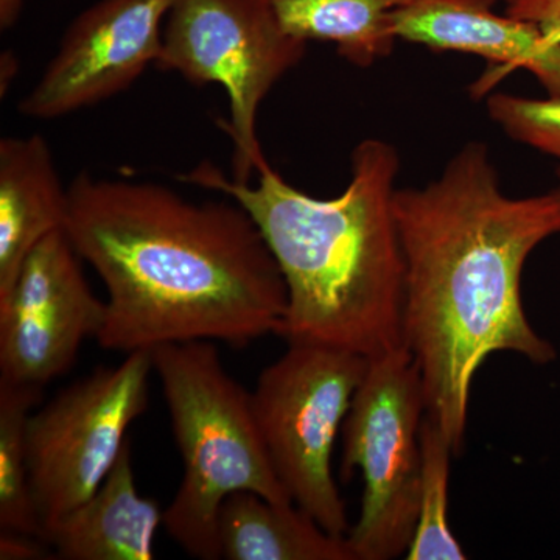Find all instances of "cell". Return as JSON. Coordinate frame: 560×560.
<instances>
[{"instance_id": "1", "label": "cell", "mask_w": 560, "mask_h": 560, "mask_svg": "<svg viewBox=\"0 0 560 560\" xmlns=\"http://www.w3.org/2000/svg\"><path fill=\"white\" fill-rule=\"evenodd\" d=\"M394 210L405 259L404 348L422 377L427 418L458 456L485 361L514 352L544 366L558 357L526 316L522 275L533 250L560 234V187L510 197L488 147L470 142L438 178L397 189Z\"/></svg>"}, {"instance_id": "2", "label": "cell", "mask_w": 560, "mask_h": 560, "mask_svg": "<svg viewBox=\"0 0 560 560\" xmlns=\"http://www.w3.org/2000/svg\"><path fill=\"white\" fill-rule=\"evenodd\" d=\"M65 231L105 285L95 341L117 352L220 341L245 348L279 335L282 272L238 202L191 201L168 187L80 173Z\"/></svg>"}, {"instance_id": "3", "label": "cell", "mask_w": 560, "mask_h": 560, "mask_svg": "<svg viewBox=\"0 0 560 560\" xmlns=\"http://www.w3.org/2000/svg\"><path fill=\"white\" fill-rule=\"evenodd\" d=\"M399 171L389 142L366 139L350 156L348 186L327 200L291 186L270 164L256 184L210 162L180 180L219 191L256 221L285 282L279 337L375 359L404 348L405 259L394 210Z\"/></svg>"}, {"instance_id": "4", "label": "cell", "mask_w": 560, "mask_h": 560, "mask_svg": "<svg viewBox=\"0 0 560 560\" xmlns=\"http://www.w3.org/2000/svg\"><path fill=\"white\" fill-rule=\"evenodd\" d=\"M183 459V478L164 511L168 536L190 558L221 559V504L248 490L275 503H293L272 469L248 389L224 370L213 341L151 350Z\"/></svg>"}, {"instance_id": "5", "label": "cell", "mask_w": 560, "mask_h": 560, "mask_svg": "<svg viewBox=\"0 0 560 560\" xmlns=\"http://www.w3.org/2000/svg\"><path fill=\"white\" fill-rule=\"evenodd\" d=\"M368 364L370 359L350 350L293 342L261 371L250 393L280 485L335 536H348L350 526L331 456Z\"/></svg>"}, {"instance_id": "6", "label": "cell", "mask_w": 560, "mask_h": 560, "mask_svg": "<svg viewBox=\"0 0 560 560\" xmlns=\"http://www.w3.org/2000/svg\"><path fill=\"white\" fill-rule=\"evenodd\" d=\"M425 393L407 349L370 359L342 425L341 475L359 469L363 500L359 522L346 539L355 560H390L407 555L422 477Z\"/></svg>"}, {"instance_id": "7", "label": "cell", "mask_w": 560, "mask_h": 560, "mask_svg": "<svg viewBox=\"0 0 560 560\" xmlns=\"http://www.w3.org/2000/svg\"><path fill=\"white\" fill-rule=\"evenodd\" d=\"M305 40L285 31L272 0H178L173 5L156 68L197 86L220 84L230 119L220 120L234 142L232 179L249 183L268 164L257 136L265 97L300 65Z\"/></svg>"}, {"instance_id": "8", "label": "cell", "mask_w": 560, "mask_h": 560, "mask_svg": "<svg viewBox=\"0 0 560 560\" xmlns=\"http://www.w3.org/2000/svg\"><path fill=\"white\" fill-rule=\"evenodd\" d=\"M151 371V350H136L120 364L72 383L32 412L28 469L40 539L91 499L113 470L127 444L128 429L149 405Z\"/></svg>"}, {"instance_id": "9", "label": "cell", "mask_w": 560, "mask_h": 560, "mask_svg": "<svg viewBox=\"0 0 560 560\" xmlns=\"http://www.w3.org/2000/svg\"><path fill=\"white\" fill-rule=\"evenodd\" d=\"M65 230L47 235L0 301V382L38 386L61 377L97 338L106 301L92 293Z\"/></svg>"}, {"instance_id": "10", "label": "cell", "mask_w": 560, "mask_h": 560, "mask_svg": "<svg viewBox=\"0 0 560 560\" xmlns=\"http://www.w3.org/2000/svg\"><path fill=\"white\" fill-rule=\"evenodd\" d=\"M178 0H98L80 13L22 98L28 119H60L120 94L156 65L165 21Z\"/></svg>"}, {"instance_id": "11", "label": "cell", "mask_w": 560, "mask_h": 560, "mask_svg": "<svg viewBox=\"0 0 560 560\" xmlns=\"http://www.w3.org/2000/svg\"><path fill=\"white\" fill-rule=\"evenodd\" d=\"M499 0H415L396 11L393 33L397 40L433 50L477 55L495 65L477 83L485 94L511 70L525 69L536 77L548 98L560 101V44L547 43L530 22L497 11Z\"/></svg>"}, {"instance_id": "12", "label": "cell", "mask_w": 560, "mask_h": 560, "mask_svg": "<svg viewBox=\"0 0 560 560\" xmlns=\"http://www.w3.org/2000/svg\"><path fill=\"white\" fill-rule=\"evenodd\" d=\"M164 523L158 501L139 493L131 442L121 448L97 492L50 526L43 539L62 560H151Z\"/></svg>"}, {"instance_id": "13", "label": "cell", "mask_w": 560, "mask_h": 560, "mask_svg": "<svg viewBox=\"0 0 560 560\" xmlns=\"http://www.w3.org/2000/svg\"><path fill=\"white\" fill-rule=\"evenodd\" d=\"M68 189L39 135L0 140V301L47 235L65 230Z\"/></svg>"}, {"instance_id": "14", "label": "cell", "mask_w": 560, "mask_h": 560, "mask_svg": "<svg viewBox=\"0 0 560 560\" xmlns=\"http://www.w3.org/2000/svg\"><path fill=\"white\" fill-rule=\"evenodd\" d=\"M219 540L226 560H355L346 536L324 529L294 503H275L248 490L221 504Z\"/></svg>"}, {"instance_id": "15", "label": "cell", "mask_w": 560, "mask_h": 560, "mask_svg": "<svg viewBox=\"0 0 560 560\" xmlns=\"http://www.w3.org/2000/svg\"><path fill=\"white\" fill-rule=\"evenodd\" d=\"M415 0H272L285 31L305 43L334 44L357 68H371L393 54L396 11Z\"/></svg>"}, {"instance_id": "16", "label": "cell", "mask_w": 560, "mask_h": 560, "mask_svg": "<svg viewBox=\"0 0 560 560\" xmlns=\"http://www.w3.org/2000/svg\"><path fill=\"white\" fill-rule=\"evenodd\" d=\"M43 388L0 382V530L40 537L28 469L27 425Z\"/></svg>"}, {"instance_id": "17", "label": "cell", "mask_w": 560, "mask_h": 560, "mask_svg": "<svg viewBox=\"0 0 560 560\" xmlns=\"http://www.w3.org/2000/svg\"><path fill=\"white\" fill-rule=\"evenodd\" d=\"M422 477H420L418 521L405 558L408 560H463L466 551L448 523V482L455 455L451 442L433 420L423 419Z\"/></svg>"}, {"instance_id": "18", "label": "cell", "mask_w": 560, "mask_h": 560, "mask_svg": "<svg viewBox=\"0 0 560 560\" xmlns=\"http://www.w3.org/2000/svg\"><path fill=\"white\" fill-rule=\"evenodd\" d=\"M488 113L515 142L558 162L560 178V101L493 94L488 101Z\"/></svg>"}, {"instance_id": "19", "label": "cell", "mask_w": 560, "mask_h": 560, "mask_svg": "<svg viewBox=\"0 0 560 560\" xmlns=\"http://www.w3.org/2000/svg\"><path fill=\"white\" fill-rule=\"evenodd\" d=\"M504 11L539 28L550 44H560V0H504Z\"/></svg>"}, {"instance_id": "20", "label": "cell", "mask_w": 560, "mask_h": 560, "mask_svg": "<svg viewBox=\"0 0 560 560\" xmlns=\"http://www.w3.org/2000/svg\"><path fill=\"white\" fill-rule=\"evenodd\" d=\"M49 547L39 536L0 530V560L55 559Z\"/></svg>"}, {"instance_id": "21", "label": "cell", "mask_w": 560, "mask_h": 560, "mask_svg": "<svg viewBox=\"0 0 560 560\" xmlns=\"http://www.w3.org/2000/svg\"><path fill=\"white\" fill-rule=\"evenodd\" d=\"M27 0H0V28L10 31L20 21Z\"/></svg>"}]
</instances>
